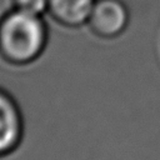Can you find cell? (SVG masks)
Returning <instances> with one entry per match:
<instances>
[{"instance_id":"3","label":"cell","mask_w":160,"mask_h":160,"mask_svg":"<svg viewBox=\"0 0 160 160\" xmlns=\"http://www.w3.org/2000/svg\"><path fill=\"white\" fill-rule=\"evenodd\" d=\"M24 116L16 99L0 88V158L12 154L24 138Z\"/></svg>"},{"instance_id":"1","label":"cell","mask_w":160,"mask_h":160,"mask_svg":"<svg viewBox=\"0 0 160 160\" xmlns=\"http://www.w3.org/2000/svg\"><path fill=\"white\" fill-rule=\"evenodd\" d=\"M48 38V26L40 15L12 9L0 19V56L11 65L24 66L38 60Z\"/></svg>"},{"instance_id":"4","label":"cell","mask_w":160,"mask_h":160,"mask_svg":"<svg viewBox=\"0 0 160 160\" xmlns=\"http://www.w3.org/2000/svg\"><path fill=\"white\" fill-rule=\"evenodd\" d=\"M96 0H49V12L64 26L79 28L88 24Z\"/></svg>"},{"instance_id":"5","label":"cell","mask_w":160,"mask_h":160,"mask_svg":"<svg viewBox=\"0 0 160 160\" xmlns=\"http://www.w3.org/2000/svg\"><path fill=\"white\" fill-rule=\"evenodd\" d=\"M14 9L42 16L49 11V0H12Z\"/></svg>"},{"instance_id":"2","label":"cell","mask_w":160,"mask_h":160,"mask_svg":"<svg viewBox=\"0 0 160 160\" xmlns=\"http://www.w3.org/2000/svg\"><path fill=\"white\" fill-rule=\"evenodd\" d=\"M129 21V9L121 0H96L88 24L96 36L114 39L125 31Z\"/></svg>"}]
</instances>
